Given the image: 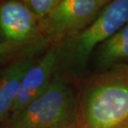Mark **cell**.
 Listing matches in <instances>:
<instances>
[{
  "label": "cell",
  "instance_id": "cell-1",
  "mask_svg": "<svg viewBox=\"0 0 128 128\" xmlns=\"http://www.w3.org/2000/svg\"><path fill=\"white\" fill-rule=\"evenodd\" d=\"M75 85L79 128H128V65L94 72Z\"/></svg>",
  "mask_w": 128,
  "mask_h": 128
},
{
  "label": "cell",
  "instance_id": "cell-2",
  "mask_svg": "<svg viewBox=\"0 0 128 128\" xmlns=\"http://www.w3.org/2000/svg\"><path fill=\"white\" fill-rule=\"evenodd\" d=\"M78 121L75 82L58 70L45 92L10 115L2 128H70L78 126Z\"/></svg>",
  "mask_w": 128,
  "mask_h": 128
},
{
  "label": "cell",
  "instance_id": "cell-3",
  "mask_svg": "<svg viewBox=\"0 0 128 128\" xmlns=\"http://www.w3.org/2000/svg\"><path fill=\"white\" fill-rule=\"evenodd\" d=\"M128 22V0H111L92 24L58 43V71L74 82L86 76L96 48Z\"/></svg>",
  "mask_w": 128,
  "mask_h": 128
},
{
  "label": "cell",
  "instance_id": "cell-4",
  "mask_svg": "<svg viewBox=\"0 0 128 128\" xmlns=\"http://www.w3.org/2000/svg\"><path fill=\"white\" fill-rule=\"evenodd\" d=\"M111 0H60L42 21L39 29L49 46L83 31L95 21Z\"/></svg>",
  "mask_w": 128,
  "mask_h": 128
},
{
  "label": "cell",
  "instance_id": "cell-5",
  "mask_svg": "<svg viewBox=\"0 0 128 128\" xmlns=\"http://www.w3.org/2000/svg\"><path fill=\"white\" fill-rule=\"evenodd\" d=\"M1 41L27 47H49L42 38L38 19L22 0L0 2Z\"/></svg>",
  "mask_w": 128,
  "mask_h": 128
},
{
  "label": "cell",
  "instance_id": "cell-6",
  "mask_svg": "<svg viewBox=\"0 0 128 128\" xmlns=\"http://www.w3.org/2000/svg\"><path fill=\"white\" fill-rule=\"evenodd\" d=\"M58 68V46L53 44L45 50L24 75L11 115L19 112L45 92Z\"/></svg>",
  "mask_w": 128,
  "mask_h": 128
},
{
  "label": "cell",
  "instance_id": "cell-7",
  "mask_svg": "<svg viewBox=\"0 0 128 128\" xmlns=\"http://www.w3.org/2000/svg\"><path fill=\"white\" fill-rule=\"evenodd\" d=\"M39 51L20 56L0 69V123L10 116L24 75L36 62Z\"/></svg>",
  "mask_w": 128,
  "mask_h": 128
},
{
  "label": "cell",
  "instance_id": "cell-8",
  "mask_svg": "<svg viewBox=\"0 0 128 128\" xmlns=\"http://www.w3.org/2000/svg\"><path fill=\"white\" fill-rule=\"evenodd\" d=\"M91 60L96 72L128 65V22L96 48Z\"/></svg>",
  "mask_w": 128,
  "mask_h": 128
},
{
  "label": "cell",
  "instance_id": "cell-9",
  "mask_svg": "<svg viewBox=\"0 0 128 128\" xmlns=\"http://www.w3.org/2000/svg\"><path fill=\"white\" fill-rule=\"evenodd\" d=\"M48 48V47H42V46L27 47V46L14 44L0 40V69L20 56L32 51L40 52L41 50H46Z\"/></svg>",
  "mask_w": 128,
  "mask_h": 128
},
{
  "label": "cell",
  "instance_id": "cell-10",
  "mask_svg": "<svg viewBox=\"0 0 128 128\" xmlns=\"http://www.w3.org/2000/svg\"><path fill=\"white\" fill-rule=\"evenodd\" d=\"M22 1L39 22L55 8L56 6L59 4L60 0H22Z\"/></svg>",
  "mask_w": 128,
  "mask_h": 128
},
{
  "label": "cell",
  "instance_id": "cell-11",
  "mask_svg": "<svg viewBox=\"0 0 128 128\" xmlns=\"http://www.w3.org/2000/svg\"><path fill=\"white\" fill-rule=\"evenodd\" d=\"M70 128H79V127L76 126H73V127H70Z\"/></svg>",
  "mask_w": 128,
  "mask_h": 128
}]
</instances>
